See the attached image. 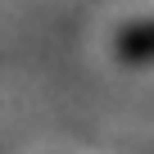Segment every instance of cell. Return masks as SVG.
Returning <instances> with one entry per match:
<instances>
[{
    "instance_id": "1",
    "label": "cell",
    "mask_w": 154,
    "mask_h": 154,
    "mask_svg": "<svg viewBox=\"0 0 154 154\" xmlns=\"http://www.w3.org/2000/svg\"><path fill=\"white\" fill-rule=\"evenodd\" d=\"M113 50H118V59H127V63H154V18L122 27V32L113 36Z\"/></svg>"
}]
</instances>
